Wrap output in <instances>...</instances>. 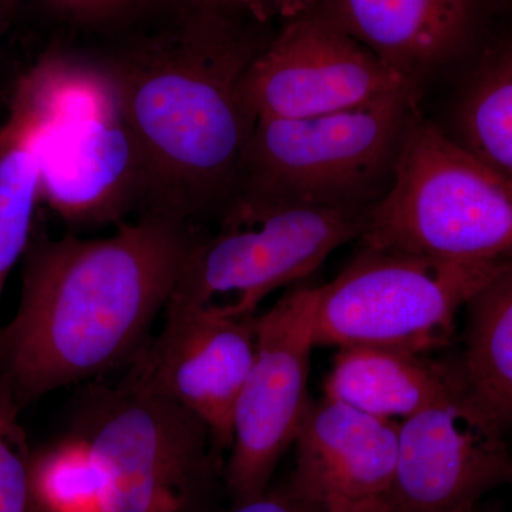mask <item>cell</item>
Returning a JSON list of instances; mask_svg holds the SVG:
<instances>
[{
  "mask_svg": "<svg viewBox=\"0 0 512 512\" xmlns=\"http://www.w3.org/2000/svg\"><path fill=\"white\" fill-rule=\"evenodd\" d=\"M195 238L187 222L148 211L109 237L29 248L18 311L0 329V379L19 406L130 365Z\"/></svg>",
  "mask_w": 512,
  "mask_h": 512,
  "instance_id": "obj_1",
  "label": "cell"
},
{
  "mask_svg": "<svg viewBox=\"0 0 512 512\" xmlns=\"http://www.w3.org/2000/svg\"><path fill=\"white\" fill-rule=\"evenodd\" d=\"M177 32L101 67L146 174L151 212L221 217L237 192L256 119L242 79L262 47L225 12H192Z\"/></svg>",
  "mask_w": 512,
  "mask_h": 512,
  "instance_id": "obj_2",
  "label": "cell"
},
{
  "mask_svg": "<svg viewBox=\"0 0 512 512\" xmlns=\"http://www.w3.org/2000/svg\"><path fill=\"white\" fill-rule=\"evenodd\" d=\"M359 239L366 248L512 262V181L419 114Z\"/></svg>",
  "mask_w": 512,
  "mask_h": 512,
  "instance_id": "obj_3",
  "label": "cell"
},
{
  "mask_svg": "<svg viewBox=\"0 0 512 512\" xmlns=\"http://www.w3.org/2000/svg\"><path fill=\"white\" fill-rule=\"evenodd\" d=\"M417 92L322 116L256 120L234 198L369 211L387 191L419 116Z\"/></svg>",
  "mask_w": 512,
  "mask_h": 512,
  "instance_id": "obj_4",
  "label": "cell"
},
{
  "mask_svg": "<svg viewBox=\"0 0 512 512\" xmlns=\"http://www.w3.org/2000/svg\"><path fill=\"white\" fill-rule=\"evenodd\" d=\"M367 212L235 197L220 229L195 238L170 301L218 315H254L272 292L308 278L336 249L360 238Z\"/></svg>",
  "mask_w": 512,
  "mask_h": 512,
  "instance_id": "obj_5",
  "label": "cell"
},
{
  "mask_svg": "<svg viewBox=\"0 0 512 512\" xmlns=\"http://www.w3.org/2000/svg\"><path fill=\"white\" fill-rule=\"evenodd\" d=\"M512 262L453 261L362 247L332 281L316 286V346L443 348L467 308Z\"/></svg>",
  "mask_w": 512,
  "mask_h": 512,
  "instance_id": "obj_6",
  "label": "cell"
},
{
  "mask_svg": "<svg viewBox=\"0 0 512 512\" xmlns=\"http://www.w3.org/2000/svg\"><path fill=\"white\" fill-rule=\"evenodd\" d=\"M77 399L74 436L99 478V512L177 511L214 441L207 424L127 373Z\"/></svg>",
  "mask_w": 512,
  "mask_h": 512,
  "instance_id": "obj_7",
  "label": "cell"
},
{
  "mask_svg": "<svg viewBox=\"0 0 512 512\" xmlns=\"http://www.w3.org/2000/svg\"><path fill=\"white\" fill-rule=\"evenodd\" d=\"M62 64L42 141V190L66 220H116L146 197L143 161L103 69Z\"/></svg>",
  "mask_w": 512,
  "mask_h": 512,
  "instance_id": "obj_8",
  "label": "cell"
},
{
  "mask_svg": "<svg viewBox=\"0 0 512 512\" xmlns=\"http://www.w3.org/2000/svg\"><path fill=\"white\" fill-rule=\"evenodd\" d=\"M316 286H298L256 318V353L235 407L227 484L235 501L266 493L311 399Z\"/></svg>",
  "mask_w": 512,
  "mask_h": 512,
  "instance_id": "obj_9",
  "label": "cell"
},
{
  "mask_svg": "<svg viewBox=\"0 0 512 512\" xmlns=\"http://www.w3.org/2000/svg\"><path fill=\"white\" fill-rule=\"evenodd\" d=\"M507 431L463 376L453 392L399 423L389 512H473L512 483Z\"/></svg>",
  "mask_w": 512,
  "mask_h": 512,
  "instance_id": "obj_10",
  "label": "cell"
},
{
  "mask_svg": "<svg viewBox=\"0 0 512 512\" xmlns=\"http://www.w3.org/2000/svg\"><path fill=\"white\" fill-rule=\"evenodd\" d=\"M407 89L419 87L313 9L259 50L241 92L258 120L322 116Z\"/></svg>",
  "mask_w": 512,
  "mask_h": 512,
  "instance_id": "obj_11",
  "label": "cell"
},
{
  "mask_svg": "<svg viewBox=\"0 0 512 512\" xmlns=\"http://www.w3.org/2000/svg\"><path fill=\"white\" fill-rule=\"evenodd\" d=\"M160 332L127 375L200 417L214 443L231 446L235 407L256 353V318L168 301Z\"/></svg>",
  "mask_w": 512,
  "mask_h": 512,
  "instance_id": "obj_12",
  "label": "cell"
},
{
  "mask_svg": "<svg viewBox=\"0 0 512 512\" xmlns=\"http://www.w3.org/2000/svg\"><path fill=\"white\" fill-rule=\"evenodd\" d=\"M397 443L396 421L377 419L328 396L311 400L293 440L289 495L312 512L386 507Z\"/></svg>",
  "mask_w": 512,
  "mask_h": 512,
  "instance_id": "obj_13",
  "label": "cell"
},
{
  "mask_svg": "<svg viewBox=\"0 0 512 512\" xmlns=\"http://www.w3.org/2000/svg\"><path fill=\"white\" fill-rule=\"evenodd\" d=\"M316 9L419 87L467 45L480 0H322Z\"/></svg>",
  "mask_w": 512,
  "mask_h": 512,
  "instance_id": "obj_14",
  "label": "cell"
},
{
  "mask_svg": "<svg viewBox=\"0 0 512 512\" xmlns=\"http://www.w3.org/2000/svg\"><path fill=\"white\" fill-rule=\"evenodd\" d=\"M463 382L458 365L423 353L349 346L340 348L325 380V396L377 419L400 421L440 402Z\"/></svg>",
  "mask_w": 512,
  "mask_h": 512,
  "instance_id": "obj_15",
  "label": "cell"
},
{
  "mask_svg": "<svg viewBox=\"0 0 512 512\" xmlns=\"http://www.w3.org/2000/svg\"><path fill=\"white\" fill-rule=\"evenodd\" d=\"M52 114V86L37 70L0 128V299L13 266L29 248L42 192V141Z\"/></svg>",
  "mask_w": 512,
  "mask_h": 512,
  "instance_id": "obj_16",
  "label": "cell"
},
{
  "mask_svg": "<svg viewBox=\"0 0 512 512\" xmlns=\"http://www.w3.org/2000/svg\"><path fill=\"white\" fill-rule=\"evenodd\" d=\"M461 375L512 431V265L491 279L467 306Z\"/></svg>",
  "mask_w": 512,
  "mask_h": 512,
  "instance_id": "obj_17",
  "label": "cell"
},
{
  "mask_svg": "<svg viewBox=\"0 0 512 512\" xmlns=\"http://www.w3.org/2000/svg\"><path fill=\"white\" fill-rule=\"evenodd\" d=\"M451 137L512 181V32L488 49L468 76Z\"/></svg>",
  "mask_w": 512,
  "mask_h": 512,
  "instance_id": "obj_18",
  "label": "cell"
},
{
  "mask_svg": "<svg viewBox=\"0 0 512 512\" xmlns=\"http://www.w3.org/2000/svg\"><path fill=\"white\" fill-rule=\"evenodd\" d=\"M33 480L36 494L53 512H99V478L79 440L47 457Z\"/></svg>",
  "mask_w": 512,
  "mask_h": 512,
  "instance_id": "obj_19",
  "label": "cell"
},
{
  "mask_svg": "<svg viewBox=\"0 0 512 512\" xmlns=\"http://www.w3.org/2000/svg\"><path fill=\"white\" fill-rule=\"evenodd\" d=\"M19 403L0 379V512H32L35 480L28 464Z\"/></svg>",
  "mask_w": 512,
  "mask_h": 512,
  "instance_id": "obj_20",
  "label": "cell"
},
{
  "mask_svg": "<svg viewBox=\"0 0 512 512\" xmlns=\"http://www.w3.org/2000/svg\"><path fill=\"white\" fill-rule=\"evenodd\" d=\"M322 0H232L234 8L245 10L258 22L271 20H291L318 8Z\"/></svg>",
  "mask_w": 512,
  "mask_h": 512,
  "instance_id": "obj_21",
  "label": "cell"
},
{
  "mask_svg": "<svg viewBox=\"0 0 512 512\" xmlns=\"http://www.w3.org/2000/svg\"><path fill=\"white\" fill-rule=\"evenodd\" d=\"M55 3L79 18L100 19L121 12L131 0H55Z\"/></svg>",
  "mask_w": 512,
  "mask_h": 512,
  "instance_id": "obj_22",
  "label": "cell"
},
{
  "mask_svg": "<svg viewBox=\"0 0 512 512\" xmlns=\"http://www.w3.org/2000/svg\"><path fill=\"white\" fill-rule=\"evenodd\" d=\"M231 512H312L291 495L264 493L251 500L239 501Z\"/></svg>",
  "mask_w": 512,
  "mask_h": 512,
  "instance_id": "obj_23",
  "label": "cell"
},
{
  "mask_svg": "<svg viewBox=\"0 0 512 512\" xmlns=\"http://www.w3.org/2000/svg\"><path fill=\"white\" fill-rule=\"evenodd\" d=\"M192 12H227L232 8V0H177Z\"/></svg>",
  "mask_w": 512,
  "mask_h": 512,
  "instance_id": "obj_24",
  "label": "cell"
},
{
  "mask_svg": "<svg viewBox=\"0 0 512 512\" xmlns=\"http://www.w3.org/2000/svg\"><path fill=\"white\" fill-rule=\"evenodd\" d=\"M336 512H389L384 505H367V507L349 508V510H342Z\"/></svg>",
  "mask_w": 512,
  "mask_h": 512,
  "instance_id": "obj_25",
  "label": "cell"
},
{
  "mask_svg": "<svg viewBox=\"0 0 512 512\" xmlns=\"http://www.w3.org/2000/svg\"><path fill=\"white\" fill-rule=\"evenodd\" d=\"M161 512H170V511H161Z\"/></svg>",
  "mask_w": 512,
  "mask_h": 512,
  "instance_id": "obj_26",
  "label": "cell"
}]
</instances>
